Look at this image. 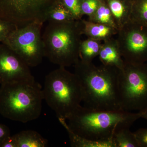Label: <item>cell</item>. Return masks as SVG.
Instances as JSON below:
<instances>
[{
  "instance_id": "obj_1",
  "label": "cell",
  "mask_w": 147,
  "mask_h": 147,
  "mask_svg": "<svg viewBox=\"0 0 147 147\" xmlns=\"http://www.w3.org/2000/svg\"><path fill=\"white\" fill-rule=\"evenodd\" d=\"M74 72L82 86L84 107L96 110H123L119 88V69L114 67L94 65L79 60Z\"/></svg>"
},
{
  "instance_id": "obj_2",
  "label": "cell",
  "mask_w": 147,
  "mask_h": 147,
  "mask_svg": "<svg viewBox=\"0 0 147 147\" xmlns=\"http://www.w3.org/2000/svg\"><path fill=\"white\" fill-rule=\"evenodd\" d=\"M141 114L124 110H91L81 106L67 119L69 127L74 133L94 141L112 140L119 129L130 128Z\"/></svg>"
},
{
  "instance_id": "obj_3",
  "label": "cell",
  "mask_w": 147,
  "mask_h": 147,
  "mask_svg": "<svg viewBox=\"0 0 147 147\" xmlns=\"http://www.w3.org/2000/svg\"><path fill=\"white\" fill-rule=\"evenodd\" d=\"M43 100L42 87L35 80L2 84L0 114L9 119L26 123L39 117Z\"/></svg>"
},
{
  "instance_id": "obj_4",
  "label": "cell",
  "mask_w": 147,
  "mask_h": 147,
  "mask_svg": "<svg viewBox=\"0 0 147 147\" xmlns=\"http://www.w3.org/2000/svg\"><path fill=\"white\" fill-rule=\"evenodd\" d=\"M82 35L80 20L48 22L42 34L45 57L59 67L74 65L79 60Z\"/></svg>"
},
{
  "instance_id": "obj_5",
  "label": "cell",
  "mask_w": 147,
  "mask_h": 147,
  "mask_svg": "<svg viewBox=\"0 0 147 147\" xmlns=\"http://www.w3.org/2000/svg\"><path fill=\"white\" fill-rule=\"evenodd\" d=\"M44 100L58 118L67 119L80 106L83 101L82 86L78 76L59 67L45 76Z\"/></svg>"
},
{
  "instance_id": "obj_6",
  "label": "cell",
  "mask_w": 147,
  "mask_h": 147,
  "mask_svg": "<svg viewBox=\"0 0 147 147\" xmlns=\"http://www.w3.org/2000/svg\"><path fill=\"white\" fill-rule=\"evenodd\" d=\"M119 88L122 110L139 112L146 108L147 64L125 61L119 72Z\"/></svg>"
},
{
  "instance_id": "obj_7",
  "label": "cell",
  "mask_w": 147,
  "mask_h": 147,
  "mask_svg": "<svg viewBox=\"0 0 147 147\" xmlns=\"http://www.w3.org/2000/svg\"><path fill=\"white\" fill-rule=\"evenodd\" d=\"M43 24L35 21L17 27L3 43L19 55L30 67L39 65L45 57L41 34Z\"/></svg>"
},
{
  "instance_id": "obj_8",
  "label": "cell",
  "mask_w": 147,
  "mask_h": 147,
  "mask_svg": "<svg viewBox=\"0 0 147 147\" xmlns=\"http://www.w3.org/2000/svg\"><path fill=\"white\" fill-rule=\"evenodd\" d=\"M58 0H0V18L24 26L35 21L44 24L47 11Z\"/></svg>"
},
{
  "instance_id": "obj_9",
  "label": "cell",
  "mask_w": 147,
  "mask_h": 147,
  "mask_svg": "<svg viewBox=\"0 0 147 147\" xmlns=\"http://www.w3.org/2000/svg\"><path fill=\"white\" fill-rule=\"evenodd\" d=\"M116 38L124 61L131 63L147 61V26L129 19L118 31Z\"/></svg>"
},
{
  "instance_id": "obj_10",
  "label": "cell",
  "mask_w": 147,
  "mask_h": 147,
  "mask_svg": "<svg viewBox=\"0 0 147 147\" xmlns=\"http://www.w3.org/2000/svg\"><path fill=\"white\" fill-rule=\"evenodd\" d=\"M30 67L7 45L0 44V85L35 80Z\"/></svg>"
},
{
  "instance_id": "obj_11",
  "label": "cell",
  "mask_w": 147,
  "mask_h": 147,
  "mask_svg": "<svg viewBox=\"0 0 147 147\" xmlns=\"http://www.w3.org/2000/svg\"><path fill=\"white\" fill-rule=\"evenodd\" d=\"M98 56L103 65L114 67L119 69H121L124 65L117 40L113 37L102 42Z\"/></svg>"
},
{
  "instance_id": "obj_12",
  "label": "cell",
  "mask_w": 147,
  "mask_h": 147,
  "mask_svg": "<svg viewBox=\"0 0 147 147\" xmlns=\"http://www.w3.org/2000/svg\"><path fill=\"white\" fill-rule=\"evenodd\" d=\"M80 23L82 34L102 42L112 38L118 33V30L115 28L88 20L81 19Z\"/></svg>"
},
{
  "instance_id": "obj_13",
  "label": "cell",
  "mask_w": 147,
  "mask_h": 147,
  "mask_svg": "<svg viewBox=\"0 0 147 147\" xmlns=\"http://www.w3.org/2000/svg\"><path fill=\"white\" fill-rule=\"evenodd\" d=\"M108 5L118 31L129 20L132 9L131 0H104Z\"/></svg>"
},
{
  "instance_id": "obj_14",
  "label": "cell",
  "mask_w": 147,
  "mask_h": 147,
  "mask_svg": "<svg viewBox=\"0 0 147 147\" xmlns=\"http://www.w3.org/2000/svg\"><path fill=\"white\" fill-rule=\"evenodd\" d=\"M60 123L66 130L71 146L73 147H115L113 140L94 141L79 136L69 127L66 120L59 118Z\"/></svg>"
},
{
  "instance_id": "obj_15",
  "label": "cell",
  "mask_w": 147,
  "mask_h": 147,
  "mask_svg": "<svg viewBox=\"0 0 147 147\" xmlns=\"http://www.w3.org/2000/svg\"><path fill=\"white\" fill-rule=\"evenodd\" d=\"M17 147H45L48 141L39 133L32 130H24L13 135Z\"/></svg>"
},
{
  "instance_id": "obj_16",
  "label": "cell",
  "mask_w": 147,
  "mask_h": 147,
  "mask_svg": "<svg viewBox=\"0 0 147 147\" xmlns=\"http://www.w3.org/2000/svg\"><path fill=\"white\" fill-rule=\"evenodd\" d=\"M102 44V41L90 38L82 40L79 47V59L84 62H92L98 56Z\"/></svg>"
},
{
  "instance_id": "obj_17",
  "label": "cell",
  "mask_w": 147,
  "mask_h": 147,
  "mask_svg": "<svg viewBox=\"0 0 147 147\" xmlns=\"http://www.w3.org/2000/svg\"><path fill=\"white\" fill-rule=\"evenodd\" d=\"M74 20L71 12L59 0L51 6L46 16V22H66Z\"/></svg>"
},
{
  "instance_id": "obj_18",
  "label": "cell",
  "mask_w": 147,
  "mask_h": 147,
  "mask_svg": "<svg viewBox=\"0 0 147 147\" xmlns=\"http://www.w3.org/2000/svg\"><path fill=\"white\" fill-rule=\"evenodd\" d=\"M112 140L115 147H140L134 132L129 127H124L116 130Z\"/></svg>"
},
{
  "instance_id": "obj_19",
  "label": "cell",
  "mask_w": 147,
  "mask_h": 147,
  "mask_svg": "<svg viewBox=\"0 0 147 147\" xmlns=\"http://www.w3.org/2000/svg\"><path fill=\"white\" fill-rule=\"evenodd\" d=\"M88 20L94 23L110 26L117 29L111 11L104 0H101L97 10L92 15L88 17Z\"/></svg>"
},
{
  "instance_id": "obj_20",
  "label": "cell",
  "mask_w": 147,
  "mask_h": 147,
  "mask_svg": "<svg viewBox=\"0 0 147 147\" xmlns=\"http://www.w3.org/2000/svg\"><path fill=\"white\" fill-rule=\"evenodd\" d=\"M130 19L147 26V0H134Z\"/></svg>"
},
{
  "instance_id": "obj_21",
  "label": "cell",
  "mask_w": 147,
  "mask_h": 147,
  "mask_svg": "<svg viewBox=\"0 0 147 147\" xmlns=\"http://www.w3.org/2000/svg\"><path fill=\"white\" fill-rule=\"evenodd\" d=\"M61 3L69 11L74 20L79 21L83 16L81 10L82 0H59Z\"/></svg>"
},
{
  "instance_id": "obj_22",
  "label": "cell",
  "mask_w": 147,
  "mask_h": 147,
  "mask_svg": "<svg viewBox=\"0 0 147 147\" xmlns=\"http://www.w3.org/2000/svg\"><path fill=\"white\" fill-rule=\"evenodd\" d=\"M17 27L15 24L0 18V42L3 43Z\"/></svg>"
},
{
  "instance_id": "obj_23",
  "label": "cell",
  "mask_w": 147,
  "mask_h": 147,
  "mask_svg": "<svg viewBox=\"0 0 147 147\" xmlns=\"http://www.w3.org/2000/svg\"><path fill=\"white\" fill-rule=\"evenodd\" d=\"M101 0H82L81 10L83 15L90 17L97 10Z\"/></svg>"
},
{
  "instance_id": "obj_24",
  "label": "cell",
  "mask_w": 147,
  "mask_h": 147,
  "mask_svg": "<svg viewBox=\"0 0 147 147\" xmlns=\"http://www.w3.org/2000/svg\"><path fill=\"white\" fill-rule=\"evenodd\" d=\"M134 133L140 147H147V127L139 129Z\"/></svg>"
},
{
  "instance_id": "obj_25",
  "label": "cell",
  "mask_w": 147,
  "mask_h": 147,
  "mask_svg": "<svg viewBox=\"0 0 147 147\" xmlns=\"http://www.w3.org/2000/svg\"><path fill=\"white\" fill-rule=\"evenodd\" d=\"M10 135V130L8 127L0 123V144L6 138Z\"/></svg>"
},
{
  "instance_id": "obj_26",
  "label": "cell",
  "mask_w": 147,
  "mask_h": 147,
  "mask_svg": "<svg viewBox=\"0 0 147 147\" xmlns=\"http://www.w3.org/2000/svg\"><path fill=\"white\" fill-rule=\"evenodd\" d=\"M0 147H17L15 138L13 136H9L6 138L0 144Z\"/></svg>"
},
{
  "instance_id": "obj_27",
  "label": "cell",
  "mask_w": 147,
  "mask_h": 147,
  "mask_svg": "<svg viewBox=\"0 0 147 147\" xmlns=\"http://www.w3.org/2000/svg\"><path fill=\"white\" fill-rule=\"evenodd\" d=\"M139 112L141 114V118L146 119L147 120V107Z\"/></svg>"
},
{
  "instance_id": "obj_28",
  "label": "cell",
  "mask_w": 147,
  "mask_h": 147,
  "mask_svg": "<svg viewBox=\"0 0 147 147\" xmlns=\"http://www.w3.org/2000/svg\"><path fill=\"white\" fill-rule=\"evenodd\" d=\"M131 1H134V0H131Z\"/></svg>"
}]
</instances>
